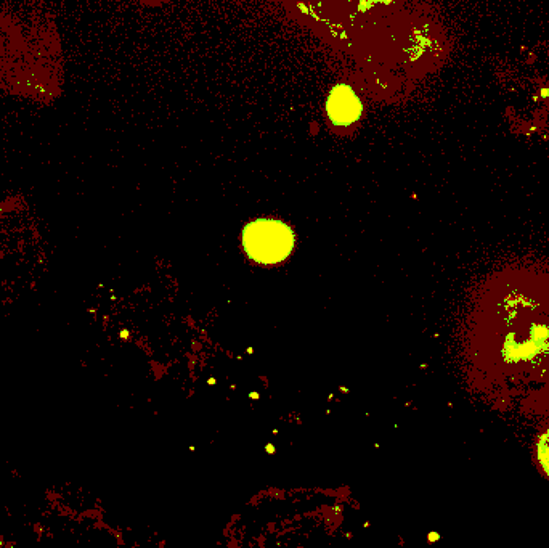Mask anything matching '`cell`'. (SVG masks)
I'll use <instances>...</instances> for the list:
<instances>
[{"label": "cell", "mask_w": 549, "mask_h": 548, "mask_svg": "<svg viewBox=\"0 0 549 548\" xmlns=\"http://www.w3.org/2000/svg\"><path fill=\"white\" fill-rule=\"evenodd\" d=\"M244 248L254 261L275 264L291 253L293 234L285 224L257 221L244 230Z\"/></svg>", "instance_id": "obj_1"}, {"label": "cell", "mask_w": 549, "mask_h": 548, "mask_svg": "<svg viewBox=\"0 0 549 548\" xmlns=\"http://www.w3.org/2000/svg\"><path fill=\"white\" fill-rule=\"evenodd\" d=\"M360 113H362V105L349 87L342 86L334 89L328 102V115L333 119V123L349 126L360 118Z\"/></svg>", "instance_id": "obj_2"}, {"label": "cell", "mask_w": 549, "mask_h": 548, "mask_svg": "<svg viewBox=\"0 0 549 548\" xmlns=\"http://www.w3.org/2000/svg\"><path fill=\"white\" fill-rule=\"evenodd\" d=\"M535 460L541 473L549 478V428L545 433H541L535 446Z\"/></svg>", "instance_id": "obj_3"}, {"label": "cell", "mask_w": 549, "mask_h": 548, "mask_svg": "<svg viewBox=\"0 0 549 548\" xmlns=\"http://www.w3.org/2000/svg\"><path fill=\"white\" fill-rule=\"evenodd\" d=\"M0 544H2V540H0Z\"/></svg>", "instance_id": "obj_4"}]
</instances>
